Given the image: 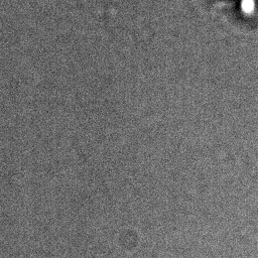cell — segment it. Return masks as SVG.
<instances>
[{
	"label": "cell",
	"mask_w": 258,
	"mask_h": 258,
	"mask_svg": "<svg viewBox=\"0 0 258 258\" xmlns=\"http://www.w3.org/2000/svg\"><path fill=\"white\" fill-rule=\"evenodd\" d=\"M255 9L254 0H242L241 1V10L245 14H252Z\"/></svg>",
	"instance_id": "cell-1"
}]
</instances>
